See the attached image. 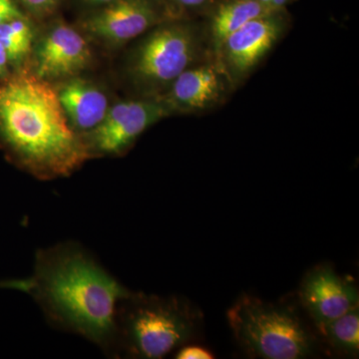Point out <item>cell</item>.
<instances>
[{
  "label": "cell",
  "instance_id": "1",
  "mask_svg": "<svg viewBox=\"0 0 359 359\" xmlns=\"http://www.w3.org/2000/svg\"><path fill=\"white\" fill-rule=\"evenodd\" d=\"M1 287L32 295L51 325L115 358L118 306L131 290L83 245L65 242L37 250L32 276L1 283Z\"/></svg>",
  "mask_w": 359,
  "mask_h": 359
},
{
  "label": "cell",
  "instance_id": "2",
  "mask_svg": "<svg viewBox=\"0 0 359 359\" xmlns=\"http://www.w3.org/2000/svg\"><path fill=\"white\" fill-rule=\"evenodd\" d=\"M0 147L16 166L39 180L65 178L91 159L57 91L28 72L0 79Z\"/></svg>",
  "mask_w": 359,
  "mask_h": 359
},
{
  "label": "cell",
  "instance_id": "3",
  "mask_svg": "<svg viewBox=\"0 0 359 359\" xmlns=\"http://www.w3.org/2000/svg\"><path fill=\"white\" fill-rule=\"evenodd\" d=\"M202 313L187 299L130 292L118 306L116 358L159 359L192 341Z\"/></svg>",
  "mask_w": 359,
  "mask_h": 359
},
{
  "label": "cell",
  "instance_id": "4",
  "mask_svg": "<svg viewBox=\"0 0 359 359\" xmlns=\"http://www.w3.org/2000/svg\"><path fill=\"white\" fill-rule=\"evenodd\" d=\"M209 58L205 22L173 18L145 33L130 56L128 74L143 97H159L184 71Z\"/></svg>",
  "mask_w": 359,
  "mask_h": 359
},
{
  "label": "cell",
  "instance_id": "5",
  "mask_svg": "<svg viewBox=\"0 0 359 359\" xmlns=\"http://www.w3.org/2000/svg\"><path fill=\"white\" fill-rule=\"evenodd\" d=\"M231 330L250 356L299 359L313 355V335L294 309L244 294L228 311Z\"/></svg>",
  "mask_w": 359,
  "mask_h": 359
},
{
  "label": "cell",
  "instance_id": "6",
  "mask_svg": "<svg viewBox=\"0 0 359 359\" xmlns=\"http://www.w3.org/2000/svg\"><path fill=\"white\" fill-rule=\"evenodd\" d=\"M290 25L285 9L269 11L238 28L224 40L216 60L230 79L233 89L247 81Z\"/></svg>",
  "mask_w": 359,
  "mask_h": 359
},
{
  "label": "cell",
  "instance_id": "7",
  "mask_svg": "<svg viewBox=\"0 0 359 359\" xmlns=\"http://www.w3.org/2000/svg\"><path fill=\"white\" fill-rule=\"evenodd\" d=\"M171 115L159 97L116 104L103 121L83 136L90 157L125 154L146 130Z\"/></svg>",
  "mask_w": 359,
  "mask_h": 359
},
{
  "label": "cell",
  "instance_id": "8",
  "mask_svg": "<svg viewBox=\"0 0 359 359\" xmlns=\"http://www.w3.org/2000/svg\"><path fill=\"white\" fill-rule=\"evenodd\" d=\"M173 18H179L165 0H114L90 14L83 27L96 39L121 45Z\"/></svg>",
  "mask_w": 359,
  "mask_h": 359
},
{
  "label": "cell",
  "instance_id": "9",
  "mask_svg": "<svg viewBox=\"0 0 359 359\" xmlns=\"http://www.w3.org/2000/svg\"><path fill=\"white\" fill-rule=\"evenodd\" d=\"M233 85L216 59L209 58L184 71L159 96L173 114H204L230 98Z\"/></svg>",
  "mask_w": 359,
  "mask_h": 359
},
{
  "label": "cell",
  "instance_id": "10",
  "mask_svg": "<svg viewBox=\"0 0 359 359\" xmlns=\"http://www.w3.org/2000/svg\"><path fill=\"white\" fill-rule=\"evenodd\" d=\"M299 297L318 328L358 309L359 304L358 289L353 283L327 266L309 271L302 280Z\"/></svg>",
  "mask_w": 359,
  "mask_h": 359
},
{
  "label": "cell",
  "instance_id": "11",
  "mask_svg": "<svg viewBox=\"0 0 359 359\" xmlns=\"http://www.w3.org/2000/svg\"><path fill=\"white\" fill-rule=\"evenodd\" d=\"M86 40L70 26L58 23L49 30L36 51V74L42 79L75 77L91 61Z\"/></svg>",
  "mask_w": 359,
  "mask_h": 359
},
{
  "label": "cell",
  "instance_id": "12",
  "mask_svg": "<svg viewBox=\"0 0 359 359\" xmlns=\"http://www.w3.org/2000/svg\"><path fill=\"white\" fill-rule=\"evenodd\" d=\"M57 93L68 122L82 137L95 129L109 110L105 94L82 78H68Z\"/></svg>",
  "mask_w": 359,
  "mask_h": 359
},
{
  "label": "cell",
  "instance_id": "13",
  "mask_svg": "<svg viewBox=\"0 0 359 359\" xmlns=\"http://www.w3.org/2000/svg\"><path fill=\"white\" fill-rule=\"evenodd\" d=\"M276 11L259 0H217L205 16V30L212 57L216 58L224 40L257 16Z\"/></svg>",
  "mask_w": 359,
  "mask_h": 359
},
{
  "label": "cell",
  "instance_id": "14",
  "mask_svg": "<svg viewBox=\"0 0 359 359\" xmlns=\"http://www.w3.org/2000/svg\"><path fill=\"white\" fill-rule=\"evenodd\" d=\"M330 346L339 353L355 356L359 351V311L354 309L320 328Z\"/></svg>",
  "mask_w": 359,
  "mask_h": 359
},
{
  "label": "cell",
  "instance_id": "15",
  "mask_svg": "<svg viewBox=\"0 0 359 359\" xmlns=\"http://www.w3.org/2000/svg\"><path fill=\"white\" fill-rule=\"evenodd\" d=\"M32 39V28L26 18L0 25V44L11 62H20L29 53Z\"/></svg>",
  "mask_w": 359,
  "mask_h": 359
},
{
  "label": "cell",
  "instance_id": "16",
  "mask_svg": "<svg viewBox=\"0 0 359 359\" xmlns=\"http://www.w3.org/2000/svg\"><path fill=\"white\" fill-rule=\"evenodd\" d=\"M175 15L190 18L194 15H207L217 0H165Z\"/></svg>",
  "mask_w": 359,
  "mask_h": 359
},
{
  "label": "cell",
  "instance_id": "17",
  "mask_svg": "<svg viewBox=\"0 0 359 359\" xmlns=\"http://www.w3.org/2000/svg\"><path fill=\"white\" fill-rule=\"evenodd\" d=\"M20 1L33 14L46 15L53 13L60 0H20Z\"/></svg>",
  "mask_w": 359,
  "mask_h": 359
},
{
  "label": "cell",
  "instance_id": "18",
  "mask_svg": "<svg viewBox=\"0 0 359 359\" xmlns=\"http://www.w3.org/2000/svg\"><path fill=\"white\" fill-rule=\"evenodd\" d=\"M20 18H25V14L21 13L13 0H0V25Z\"/></svg>",
  "mask_w": 359,
  "mask_h": 359
},
{
  "label": "cell",
  "instance_id": "19",
  "mask_svg": "<svg viewBox=\"0 0 359 359\" xmlns=\"http://www.w3.org/2000/svg\"><path fill=\"white\" fill-rule=\"evenodd\" d=\"M175 358L178 359H211L214 358V355L202 346H184L177 353Z\"/></svg>",
  "mask_w": 359,
  "mask_h": 359
},
{
  "label": "cell",
  "instance_id": "20",
  "mask_svg": "<svg viewBox=\"0 0 359 359\" xmlns=\"http://www.w3.org/2000/svg\"><path fill=\"white\" fill-rule=\"evenodd\" d=\"M7 63H8V58H7L6 52L0 44V79L7 76Z\"/></svg>",
  "mask_w": 359,
  "mask_h": 359
},
{
  "label": "cell",
  "instance_id": "21",
  "mask_svg": "<svg viewBox=\"0 0 359 359\" xmlns=\"http://www.w3.org/2000/svg\"><path fill=\"white\" fill-rule=\"evenodd\" d=\"M290 2V0H271L269 6L276 11H280V9H285V6H287Z\"/></svg>",
  "mask_w": 359,
  "mask_h": 359
},
{
  "label": "cell",
  "instance_id": "22",
  "mask_svg": "<svg viewBox=\"0 0 359 359\" xmlns=\"http://www.w3.org/2000/svg\"><path fill=\"white\" fill-rule=\"evenodd\" d=\"M87 4H92V6H104V4H109L111 1H114V0H84Z\"/></svg>",
  "mask_w": 359,
  "mask_h": 359
}]
</instances>
